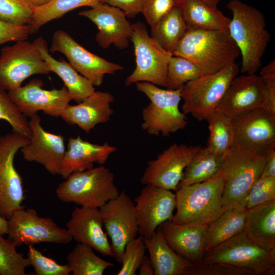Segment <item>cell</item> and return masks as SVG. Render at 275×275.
<instances>
[{"mask_svg": "<svg viewBox=\"0 0 275 275\" xmlns=\"http://www.w3.org/2000/svg\"><path fill=\"white\" fill-rule=\"evenodd\" d=\"M227 7L232 13L228 30L242 57L240 71L256 74L271 39L265 18L260 10L239 0H231Z\"/></svg>", "mask_w": 275, "mask_h": 275, "instance_id": "obj_1", "label": "cell"}, {"mask_svg": "<svg viewBox=\"0 0 275 275\" xmlns=\"http://www.w3.org/2000/svg\"><path fill=\"white\" fill-rule=\"evenodd\" d=\"M173 55L188 59L205 74L235 63L240 52L228 30L188 29Z\"/></svg>", "mask_w": 275, "mask_h": 275, "instance_id": "obj_2", "label": "cell"}, {"mask_svg": "<svg viewBox=\"0 0 275 275\" xmlns=\"http://www.w3.org/2000/svg\"><path fill=\"white\" fill-rule=\"evenodd\" d=\"M225 176L222 169L211 178L178 188L176 190V213L171 221L177 224H209L225 211L223 193Z\"/></svg>", "mask_w": 275, "mask_h": 275, "instance_id": "obj_3", "label": "cell"}, {"mask_svg": "<svg viewBox=\"0 0 275 275\" xmlns=\"http://www.w3.org/2000/svg\"><path fill=\"white\" fill-rule=\"evenodd\" d=\"M231 266L248 275H274L275 249L264 248L242 232L206 251L203 261Z\"/></svg>", "mask_w": 275, "mask_h": 275, "instance_id": "obj_4", "label": "cell"}, {"mask_svg": "<svg viewBox=\"0 0 275 275\" xmlns=\"http://www.w3.org/2000/svg\"><path fill=\"white\" fill-rule=\"evenodd\" d=\"M58 199L65 203L99 208L120 194L113 173L103 165L72 173L56 190Z\"/></svg>", "mask_w": 275, "mask_h": 275, "instance_id": "obj_5", "label": "cell"}, {"mask_svg": "<svg viewBox=\"0 0 275 275\" xmlns=\"http://www.w3.org/2000/svg\"><path fill=\"white\" fill-rule=\"evenodd\" d=\"M267 154L232 147L224 154L223 199L226 210L245 208L248 193L261 175Z\"/></svg>", "mask_w": 275, "mask_h": 275, "instance_id": "obj_6", "label": "cell"}, {"mask_svg": "<svg viewBox=\"0 0 275 275\" xmlns=\"http://www.w3.org/2000/svg\"><path fill=\"white\" fill-rule=\"evenodd\" d=\"M135 84L137 90L150 101L142 111L144 130L150 135L168 136L186 126V115L179 108L181 89H163L145 81Z\"/></svg>", "mask_w": 275, "mask_h": 275, "instance_id": "obj_7", "label": "cell"}, {"mask_svg": "<svg viewBox=\"0 0 275 275\" xmlns=\"http://www.w3.org/2000/svg\"><path fill=\"white\" fill-rule=\"evenodd\" d=\"M239 72V66L234 63L218 72L202 74L187 82L180 90L184 100L182 112L191 115L199 121L206 120L216 110Z\"/></svg>", "mask_w": 275, "mask_h": 275, "instance_id": "obj_8", "label": "cell"}, {"mask_svg": "<svg viewBox=\"0 0 275 275\" xmlns=\"http://www.w3.org/2000/svg\"><path fill=\"white\" fill-rule=\"evenodd\" d=\"M136 66L125 80L126 86L145 81L166 88L168 64L173 54L163 49L149 36L145 25L137 21L132 24Z\"/></svg>", "mask_w": 275, "mask_h": 275, "instance_id": "obj_9", "label": "cell"}, {"mask_svg": "<svg viewBox=\"0 0 275 275\" xmlns=\"http://www.w3.org/2000/svg\"><path fill=\"white\" fill-rule=\"evenodd\" d=\"M50 72L33 42L19 41L1 49L0 89L2 90L8 92L15 90L31 76Z\"/></svg>", "mask_w": 275, "mask_h": 275, "instance_id": "obj_10", "label": "cell"}, {"mask_svg": "<svg viewBox=\"0 0 275 275\" xmlns=\"http://www.w3.org/2000/svg\"><path fill=\"white\" fill-rule=\"evenodd\" d=\"M29 143L30 139L13 131L0 136V215L7 220L23 206V182L15 167L14 158Z\"/></svg>", "mask_w": 275, "mask_h": 275, "instance_id": "obj_11", "label": "cell"}, {"mask_svg": "<svg viewBox=\"0 0 275 275\" xmlns=\"http://www.w3.org/2000/svg\"><path fill=\"white\" fill-rule=\"evenodd\" d=\"M7 234L17 246L41 242L67 244L73 239L66 228L59 226L49 217L39 216L34 209H25L24 206L8 219Z\"/></svg>", "mask_w": 275, "mask_h": 275, "instance_id": "obj_12", "label": "cell"}, {"mask_svg": "<svg viewBox=\"0 0 275 275\" xmlns=\"http://www.w3.org/2000/svg\"><path fill=\"white\" fill-rule=\"evenodd\" d=\"M111 239L113 257L121 263L126 244L139 234L134 203L124 190L99 208Z\"/></svg>", "mask_w": 275, "mask_h": 275, "instance_id": "obj_13", "label": "cell"}, {"mask_svg": "<svg viewBox=\"0 0 275 275\" xmlns=\"http://www.w3.org/2000/svg\"><path fill=\"white\" fill-rule=\"evenodd\" d=\"M232 121L234 134L232 147L262 154L275 148V117L262 108L243 113Z\"/></svg>", "mask_w": 275, "mask_h": 275, "instance_id": "obj_14", "label": "cell"}, {"mask_svg": "<svg viewBox=\"0 0 275 275\" xmlns=\"http://www.w3.org/2000/svg\"><path fill=\"white\" fill-rule=\"evenodd\" d=\"M49 50L51 53L58 51L63 53L73 68L94 86L101 85L105 74H114L124 69L118 64L91 53L62 30L54 33Z\"/></svg>", "mask_w": 275, "mask_h": 275, "instance_id": "obj_15", "label": "cell"}, {"mask_svg": "<svg viewBox=\"0 0 275 275\" xmlns=\"http://www.w3.org/2000/svg\"><path fill=\"white\" fill-rule=\"evenodd\" d=\"M200 148L185 144L171 145L156 158L148 161L140 179L141 183L176 191L185 169Z\"/></svg>", "mask_w": 275, "mask_h": 275, "instance_id": "obj_16", "label": "cell"}, {"mask_svg": "<svg viewBox=\"0 0 275 275\" xmlns=\"http://www.w3.org/2000/svg\"><path fill=\"white\" fill-rule=\"evenodd\" d=\"M139 234L149 238L158 227L171 221L176 208L175 194L170 190L147 184L134 199Z\"/></svg>", "mask_w": 275, "mask_h": 275, "instance_id": "obj_17", "label": "cell"}, {"mask_svg": "<svg viewBox=\"0 0 275 275\" xmlns=\"http://www.w3.org/2000/svg\"><path fill=\"white\" fill-rule=\"evenodd\" d=\"M43 86L41 80L34 78L25 86L8 93L25 117H30L39 111L52 117H60L72 100L67 88L64 86L60 89L47 90L42 88Z\"/></svg>", "mask_w": 275, "mask_h": 275, "instance_id": "obj_18", "label": "cell"}, {"mask_svg": "<svg viewBox=\"0 0 275 275\" xmlns=\"http://www.w3.org/2000/svg\"><path fill=\"white\" fill-rule=\"evenodd\" d=\"M30 118V143L20 149L23 158L42 165L52 175H60L66 152L64 137L46 131L37 114Z\"/></svg>", "mask_w": 275, "mask_h": 275, "instance_id": "obj_19", "label": "cell"}, {"mask_svg": "<svg viewBox=\"0 0 275 275\" xmlns=\"http://www.w3.org/2000/svg\"><path fill=\"white\" fill-rule=\"evenodd\" d=\"M97 27L96 40L102 48H108L112 44L123 49L129 45L132 33V24L120 9L100 3L91 9L79 12Z\"/></svg>", "mask_w": 275, "mask_h": 275, "instance_id": "obj_20", "label": "cell"}, {"mask_svg": "<svg viewBox=\"0 0 275 275\" xmlns=\"http://www.w3.org/2000/svg\"><path fill=\"white\" fill-rule=\"evenodd\" d=\"M66 226L72 239L77 243L90 246L103 256L113 257L111 243L103 230L99 208H75Z\"/></svg>", "mask_w": 275, "mask_h": 275, "instance_id": "obj_21", "label": "cell"}, {"mask_svg": "<svg viewBox=\"0 0 275 275\" xmlns=\"http://www.w3.org/2000/svg\"><path fill=\"white\" fill-rule=\"evenodd\" d=\"M263 99L259 75L236 76L232 80L216 110L233 119L257 108H262Z\"/></svg>", "mask_w": 275, "mask_h": 275, "instance_id": "obj_22", "label": "cell"}, {"mask_svg": "<svg viewBox=\"0 0 275 275\" xmlns=\"http://www.w3.org/2000/svg\"><path fill=\"white\" fill-rule=\"evenodd\" d=\"M208 224H177L167 221L159 226L170 246L191 262L203 261Z\"/></svg>", "mask_w": 275, "mask_h": 275, "instance_id": "obj_23", "label": "cell"}, {"mask_svg": "<svg viewBox=\"0 0 275 275\" xmlns=\"http://www.w3.org/2000/svg\"><path fill=\"white\" fill-rule=\"evenodd\" d=\"M114 96L110 93L95 91L76 105H68L61 115L69 124L76 125L89 133L99 124L107 122L114 113L111 104Z\"/></svg>", "mask_w": 275, "mask_h": 275, "instance_id": "obj_24", "label": "cell"}, {"mask_svg": "<svg viewBox=\"0 0 275 275\" xmlns=\"http://www.w3.org/2000/svg\"><path fill=\"white\" fill-rule=\"evenodd\" d=\"M117 150L116 147L104 143L95 144L79 136L70 138L62 161L60 175L64 179L72 173L94 167V163L103 165Z\"/></svg>", "mask_w": 275, "mask_h": 275, "instance_id": "obj_25", "label": "cell"}, {"mask_svg": "<svg viewBox=\"0 0 275 275\" xmlns=\"http://www.w3.org/2000/svg\"><path fill=\"white\" fill-rule=\"evenodd\" d=\"M33 43L50 71L57 74L62 79L72 100L78 103L95 91L91 82L78 74L69 63L63 59L57 60L52 57L49 53L47 42L42 37H38Z\"/></svg>", "mask_w": 275, "mask_h": 275, "instance_id": "obj_26", "label": "cell"}, {"mask_svg": "<svg viewBox=\"0 0 275 275\" xmlns=\"http://www.w3.org/2000/svg\"><path fill=\"white\" fill-rule=\"evenodd\" d=\"M144 241L149 254L154 275H183L191 262L170 246L159 227L151 237L144 238Z\"/></svg>", "mask_w": 275, "mask_h": 275, "instance_id": "obj_27", "label": "cell"}, {"mask_svg": "<svg viewBox=\"0 0 275 275\" xmlns=\"http://www.w3.org/2000/svg\"><path fill=\"white\" fill-rule=\"evenodd\" d=\"M244 230L260 246L275 249V200L248 209Z\"/></svg>", "mask_w": 275, "mask_h": 275, "instance_id": "obj_28", "label": "cell"}, {"mask_svg": "<svg viewBox=\"0 0 275 275\" xmlns=\"http://www.w3.org/2000/svg\"><path fill=\"white\" fill-rule=\"evenodd\" d=\"M179 6L188 29L228 30L230 18L217 8L201 0H180Z\"/></svg>", "mask_w": 275, "mask_h": 275, "instance_id": "obj_29", "label": "cell"}, {"mask_svg": "<svg viewBox=\"0 0 275 275\" xmlns=\"http://www.w3.org/2000/svg\"><path fill=\"white\" fill-rule=\"evenodd\" d=\"M247 211L248 209L244 208L229 209L209 224L205 252L243 231Z\"/></svg>", "mask_w": 275, "mask_h": 275, "instance_id": "obj_30", "label": "cell"}, {"mask_svg": "<svg viewBox=\"0 0 275 275\" xmlns=\"http://www.w3.org/2000/svg\"><path fill=\"white\" fill-rule=\"evenodd\" d=\"M224 158V154L217 153L207 146L201 147L185 169L178 188L211 178L222 169Z\"/></svg>", "mask_w": 275, "mask_h": 275, "instance_id": "obj_31", "label": "cell"}, {"mask_svg": "<svg viewBox=\"0 0 275 275\" xmlns=\"http://www.w3.org/2000/svg\"><path fill=\"white\" fill-rule=\"evenodd\" d=\"M151 29V38L172 54L188 30L179 6L174 7L161 17Z\"/></svg>", "mask_w": 275, "mask_h": 275, "instance_id": "obj_32", "label": "cell"}, {"mask_svg": "<svg viewBox=\"0 0 275 275\" xmlns=\"http://www.w3.org/2000/svg\"><path fill=\"white\" fill-rule=\"evenodd\" d=\"M66 260L73 275H102L114 266L97 256L90 246L79 243L67 255Z\"/></svg>", "mask_w": 275, "mask_h": 275, "instance_id": "obj_33", "label": "cell"}, {"mask_svg": "<svg viewBox=\"0 0 275 275\" xmlns=\"http://www.w3.org/2000/svg\"><path fill=\"white\" fill-rule=\"evenodd\" d=\"M100 0H51L47 4L34 8L33 19L30 24V35L36 33L40 28L54 19L79 7H93Z\"/></svg>", "mask_w": 275, "mask_h": 275, "instance_id": "obj_34", "label": "cell"}, {"mask_svg": "<svg viewBox=\"0 0 275 275\" xmlns=\"http://www.w3.org/2000/svg\"><path fill=\"white\" fill-rule=\"evenodd\" d=\"M206 120L210 132L207 147L217 153L225 154L232 147L234 142L232 119L215 110Z\"/></svg>", "mask_w": 275, "mask_h": 275, "instance_id": "obj_35", "label": "cell"}, {"mask_svg": "<svg viewBox=\"0 0 275 275\" xmlns=\"http://www.w3.org/2000/svg\"><path fill=\"white\" fill-rule=\"evenodd\" d=\"M202 74L191 61L184 57L173 55L168 66L166 88L174 90L181 89L187 82Z\"/></svg>", "mask_w": 275, "mask_h": 275, "instance_id": "obj_36", "label": "cell"}, {"mask_svg": "<svg viewBox=\"0 0 275 275\" xmlns=\"http://www.w3.org/2000/svg\"><path fill=\"white\" fill-rule=\"evenodd\" d=\"M17 244L0 234V274L25 275V269L31 266L28 258L16 251Z\"/></svg>", "mask_w": 275, "mask_h": 275, "instance_id": "obj_37", "label": "cell"}, {"mask_svg": "<svg viewBox=\"0 0 275 275\" xmlns=\"http://www.w3.org/2000/svg\"><path fill=\"white\" fill-rule=\"evenodd\" d=\"M0 119L8 122L12 131L29 139L31 135L29 121L10 98L8 93L0 89Z\"/></svg>", "mask_w": 275, "mask_h": 275, "instance_id": "obj_38", "label": "cell"}, {"mask_svg": "<svg viewBox=\"0 0 275 275\" xmlns=\"http://www.w3.org/2000/svg\"><path fill=\"white\" fill-rule=\"evenodd\" d=\"M34 7L25 0H0V19L19 25H30Z\"/></svg>", "mask_w": 275, "mask_h": 275, "instance_id": "obj_39", "label": "cell"}, {"mask_svg": "<svg viewBox=\"0 0 275 275\" xmlns=\"http://www.w3.org/2000/svg\"><path fill=\"white\" fill-rule=\"evenodd\" d=\"M28 258L36 275H68L69 265L58 264L52 258L43 255L32 245H29Z\"/></svg>", "mask_w": 275, "mask_h": 275, "instance_id": "obj_40", "label": "cell"}, {"mask_svg": "<svg viewBox=\"0 0 275 275\" xmlns=\"http://www.w3.org/2000/svg\"><path fill=\"white\" fill-rule=\"evenodd\" d=\"M146 246L144 238L140 236L126 245L122 259V267L118 275H135L145 256Z\"/></svg>", "mask_w": 275, "mask_h": 275, "instance_id": "obj_41", "label": "cell"}, {"mask_svg": "<svg viewBox=\"0 0 275 275\" xmlns=\"http://www.w3.org/2000/svg\"><path fill=\"white\" fill-rule=\"evenodd\" d=\"M275 200V177H259L253 183L247 196L245 208Z\"/></svg>", "mask_w": 275, "mask_h": 275, "instance_id": "obj_42", "label": "cell"}, {"mask_svg": "<svg viewBox=\"0 0 275 275\" xmlns=\"http://www.w3.org/2000/svg\"><path fill=\"white\" fill-rule=\"evenodd\" d=\"M261 93L263 99L262 108L275 117V60H272L260 71Z\"/></svg>", "mask_w": 275, "mask_h": 275, "instance_id": "obj_43", "label": "cell"}, {"mask_svg": "<svg viewBox=\"0 0 275 275\" xmlns=\"http://www.w3.org/2000/svg\"><path fill=\"white\" fill-rule=\"evenodd\" d=\"M183 275H248L245 272L224 264L203 261L191 262Z\"/></svg>", "mask_w": 275, "mask_h": 275, "instance_id": "obj_44", "label": "cell"}, {"mask_svg": "<svg viewBox=\"0 0 275 275\" xmlns=\"http://www.w3.org/2000/svg\"><path fill=\"white\" fill-rule=\"evenodd\" d=\"M180 2V0H144L141 13L151 28Z\"/></svg>", "mask_w": 275, "mask_h": 275, "instance_id": "obj_45", "label": "cell"}, {"mask_svg": "<svg viewBox=\"0 0 275 275\" xmlns=\"http://www.w3.org/2000/svg\"><path fill=\"white\" fill-rule=\"evenodd\" d=\"M30 35V25L15 24L0 19V45L9 42L26 40Z\"/></svg>", "mask_w": 275, "mask_h": 275, "instance_id": "obj_46", "label": "cell"}, {"mask_svg": "<svg viewBox=\"0 0 275 275\" xmlns=\"http://www.w3.org/2000/svg\"><path fill=\"white\" fill-rule=\"evenodd\" d=\"M144 0H100V3L121 10L127 17L133 18L141 13Z\"/></svg>", "mask_w": 275, "mask_h": 275, "instance_id": "obj_47", "label": "cell"}, {"mask_svg": "<svg viewBox=\"0 0 275 275\" xmlns=\"http://www.w3.org/2000/svg\"><path fill=\"white\" fill-rule=\"evenodd\" d=\"M260 176L275 177V148L267 154L265 164Z\"/></svg>", "mask_w": 275, "mask_h": 275, "instance_id": "obj_48", "label": "cell"}, {"mask_svg": "<svg viewBox=\"0 0 275 275\" xmlns=\"http://www.w3.org/2000/svg\"><path fill=\"white\" fill-rule=\"evenodd\" d=\"M139 269L140 275L154 274V268L149 256L145 255Z\"/></svg>", "mask_w": 275, "mask_h": 275, "instance_id": "obj_49", "label": "cell"}, {"mask_svg": "<svg viewBox=\"0 0 275 275\" xmlns=\"http://www.w3.org/2000/svg\"><path fill=\"white\" fill-rule=\"evenodd\" d=\"M8 232V220L0 215V234H5Z\"/></svg>", "mask_w": 275, "mask_h": 275, "instance_id": "obj_50", "label": "cell"}, {"mask_svg": "<svg viewBox=\"0 0 275 275\" xmlns=\"http://www.w3.org/2000/svg\"><path fill=\"white\" fill-rule=\"evenodd\" d=\"M30 5H31L34 8L43 6L48 3H49L51 0H25Z\"/></svg>", "mask_w": 275, "mask_h": 275, "instance_id": "obj_51", "label": "cell"}, {"mask_svg": "<svg viewBox=\"0 0 275 275\" xmlns=\"http://www.w3.org/2000/svg\"><path fill=\"white\" fill-rule=\"evenodd\" d=\"M201 1L209 6L217 8V6L218 4L222 0H201Z\"/></svg>", "mask_w": 275, "mask_h": 275, "instance_id": "obj_52", "label": "cell"}]
</instances>
